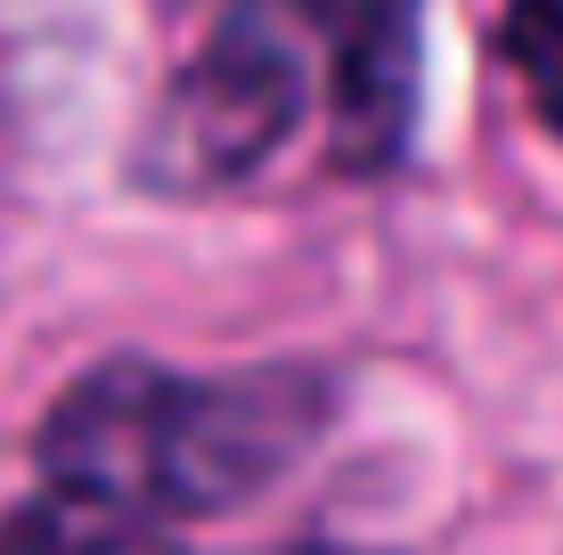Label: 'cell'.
Wrapping results in <instances>:
<instances>
[{"instance_id":"obj_1","label":"cell","mask_w":563,"mask_h":555,"mask_svg":"<svg viewBox=\"0 0 563 555\" xmlns=\"http://www.w3.org/2000/svg\"><path fill=\"white\" fill-rule=\"evenodd\" d=\"M335 417V376L310 359L229 376H180L155 359H99L49 400L33 433V474L49 499L123 523L238 514L319 449Z\"/></svg>"},{"instance_id":"obj_2","label":"cell","mask_w":563,"mask_h":555,"mask_svg":"<svg viewBox=\"0 0 563 555\" xmlns=\"http://www.w3.org/2000/svg\"><path fill=\"white\" fill-rule=\"evenodd\" d=\"M310 66L295 25L269 0H221L212 33L197 42L164 99L131 140V180L147 197H229L302 131Z\"/></svg>"},{"instance_id":"obj_3","label":"cell","mask_w":563,"mask_h":555,"mask_svg":"<svg viewBox=\"0 0 563 555\" xmlns=\"http://www.w3.org/2000/svg\"><path fill=\"white\" fill-rule=\"evenodd\" d=\"M327 42V156L393 171L424 107V0H295Z\"/></svg>"},{"instance_id":"obj_4","label":"cell","mask_w":563,"mask_h":555,"mask_svg":"<svg viewBox=\"0 0 563 555\" xmlns=\"http://www.w3.org/2000/svg\"><path fill=\"white\" fill-rule=\"evenodd\" d=\"M0 555H188L180 540H164V523H123V514H90L66 499H42L33 514H16Z\"/></svg>"},{"instance_id":"obj_5","label":"cell","mask_w":563,"mask_h":555,"mask_svg":"<svg viewBox=\"0 0 563 555\" xmlns=\"http://www.w3.org/2000/svg\"><path fill=\"white\" fill-rule=\"evenodd\" d=\"M498 57L515 66L531 114L563 140V0H507V16H498Z\"/></svg>"},{"instance_id":"obj_6","label":"cell","mask_w":563,"mask_h":555,"mask_svg":"<svg viewBox=\"0 0 563 555\" xmlns=\"http://www.w3.org/2000/svg\"><path fill=\"white\" fill-rule=\"evenodd\" d=\"M164 9H221V0H164Z\"/></svg>"},{"instance_id":"obj_7","label":"cell","mask_w":563,"mask_h":555,"mask_svg":"<svg viewBox=\"0 0 563 555\" xmlns=\"http://www.w3.org/2000/svg\"><path fill=\"white\" fill-rule=\"evenodd\" d=\"M302 555H360V547H302Z\"/></svg>"}]
</instances>
